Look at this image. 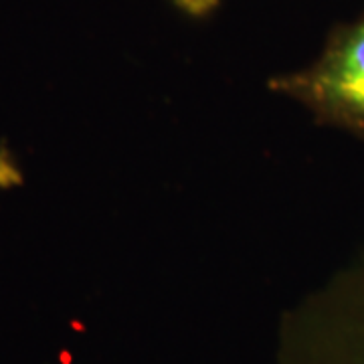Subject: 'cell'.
<instances>
[{
    "label": "cell",
    "instance_id": "cell-1",
    "mask_svg": "<svg viewBox=\"0 0 364 364\" xmlns=\"http://www.w3.org/2000/svg\"><path fill=\"white\" fill-rule=\"evenodd\" d=\"M267 85L304 105L318 124L364 140V11L328 33L314 63L275 75Z\"/></svg>",
    "mask_w": 364,
    "mask_h": 364
},
{
    "label": "cell",
    "instance_id": "cell-2",
    "mask_svg": "<svg viewBox=\"0 0 364 364\" xmlns=\"http://www.w3.org/2000/svg\"><path fill=\"white\" fill-rule=\"evenodd\" d=\"M330 364H364V265L342 279L330 298Z\"/></svg>",
    "mask_w": 364,
    "mask_h": 364
}]
</instances>
